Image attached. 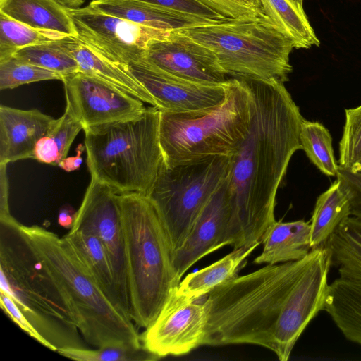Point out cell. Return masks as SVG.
I'll return each mask as SVG.
<instances>
[{
	"label": "cell",
	"instance_id": "1",
	"mask_svg": "<svg viewBox=\"0 0 361 361\" xmlns=\"http://www.w3.org/2000/svg\"><path fill=\"white\" fill-rule=\"evenodd\" d=\"M245 81L254 97V114L227 177L229 245L234 249L262 243L276 221V192L292 156L302 149L304 119L283 82Z\"/></svg>",
	"mask_w": 361,
	"mask_h": 361
},
{
	"label": "cell",
	"instance_id": "2",
	"mask_svg": "<svg viewBox=\"0 0 361 361\" xmlns=\"http://www.w3.org/2000/svg\"><path fill=\"white\" fill-rule=\"evenodd\" d=\"M317 248L304 258L267 264L237 276L207 295L208 322L203 345L252 344L287 361L300 338L294 309L301 276Z\"/></svg>",
	"mask_w": 361,
	"mask_h": 361
},
{
	"label": "cell",
	"instance_id": "3",
	"mask_svg": "<svg viewBox=\"0 0 361 361\" xmlns=\"http://www.w3.org/2000/svg\"><path fill=\"white\" fill-rule=\"evenodd\" d=\"M19 228L87 343L142 344L133 320L104 295L64 236L36 225L20 224Z\"/></svg>",
	"mask_w": 361,
	"mask_h": 361
},
{
	"label": "cell",
	"instance_id": "4",
	"mask_svg": "<svg viewBox=\"0 0 361 361\" xmlns=\"http://www.w3.org/2000/svg\"><path fill=\"white\" fill-rule=\"evenodd\" d=\"M131 319L147 328L171 293L178 287L173 250L161 219L147 196L120 194Z\"/></svg>",
	"mask_w": 361,
	"mask_h": 361
},
{
	"label": "cell",
	"instance_id": "5",
	"mask_svg": "<svg viewBox=\"0 0 361 361\" xmlns=\"http://www.w3.org/2000/svg\"><path fill=\"white\" fill-rule=\"evenodd\" d=\"M255 100L248 83L228 78L219 104L195 112H161L159 142L168 166L214 156H233L252 123Z\"/></svg>",
	"mask_w": 361,
	"mask_h": 361
},
{
	"label": "cell",
	"instance_id": "6",
	"mask_svg": "<svg viewBox=\"0 0 361 361\" xmlns=\"http://www.w3.org/2000/svg\"><path fill=\"white\" fill-rule=\"evenodd\" d=\"M159 116L152 106L135 118L85 129L91 177L118 194L147 196L164 161Z\"/></svg>",
	"mask_w": 361,
	"mask_h": 361
},
{
	"label": "cell",
	"instance_id": "7",
	"mask_svg": "<svg viewBox=\"0 0 361 361\" xmlns=\"http://www.w3.org/2000/svg\"><path fill=\"white\" fill-rule=\"evenodd\" d=\"M0 223V290L13 299L51 350L74 346V319L20 232V223L13 217Z\"/></svg>",
	"mask_w": 361,
	"mask_h": 361
},
{
	"label": "cell",
	"instance_id": "8",
	"mask_svg": "<svg viewBox=\"0 0 361 361\" xmlns=\"http://www.w3.org/2000/svg\"><path fill=\"white\" fill-rule=\"evenodd\" d=\"M212 50L231 78L288 80L293 45L269 18L233 19L177 30Z\"/></svg>",
	"mask_w": 361,
	"mask_h": 361
},
{
	"label": "cell",
	"instance_id": "9",
	"mask_svg": "<svg viewBox=\"0 0 361 361\" xmlns=\"http://www.w3.org/2000/svg\"><path fill=\"white\" fill-rule=\"evenodd\" d=\"M232 157H209L172 166L163 161L147 196L163 224L173 252L183 244L202 210L225 182Z\"/></svg>",
	"mask_w": 361,
	"mask_h": 361
},
{
	"label": "cell",
	"instance_id": "10",
	"mask_svg": "<svg viewBox=\"0 0 361 361\" xmlns=\"http://www.w3.org/2000/svg\"><path fill=\"white\" fill-rule=\"evenodd\" d=\"M76 38L97 54L129 66L146 57L149 44L171 31L140 25L90 7L66 8Z\"/></svg>",
	"mask_w": 361,
	"mask_h": 361
},
{
	"label": "cell",
	"instance_id": "11",
	"mask_svg": "<svg viewBox=\"0 0 361 361\" xmlns=\"http://www.w3.org/2000/svg\"><path fill=\"white\" fill-rule=\"evenodd\" d=\"M177 288L155 320L140 334L144 346L159 358L188 354L203 345L205 337L208 322L205 296L189 298L178 293Z\"/></svg>",
	"mask_w": 361,
	"mask_h": 361
},
{
	"label": "cell",
	"instance_id": "12",
	"mask_svg": "<svg viewBox=\"0 0 361 361\" xmlns=\"http://www.w3.org/2000/svg\"><path fill=\"white\" fill-rule=\"evenodd\" d=\"M71 229L87 231L99 238L109 258L121 293L130 305L120 194L91 177Z\"/></svg>",
	"mask_w": 361,
	"mask_h": 361
},
{
	"label": "cell",
	"instance_id": "13",
	"mask_svg": "<svg viewBox=\"0 0 361 361\" xmlns=\"http://www.w3.org/2000/svg\"><path fill=\"white\" fill-rule=\"evenodd\" d=\"M61 81L66 105L83 130L135 118L147 109L139 99L80 71L64 76Z\"/></svg>",
	"mask_w": 361,
	"mask_h": 361
},
{
	"label": "cell",
	"instance_id": "14",
	"mask_svg": "<svg viewBox=\"0 0 361 361\" xmlns=\"http://www.w3.org/2000/svg\"><path fill=\"white\" fill-rule=\"evenodd\" d=\"M145 59L169 74L195 83L220 85L228 79L212 50L178 30L152 42Z\"/></svg>",
	"mask_w": 361,
	"mask_h": 361
},
{
	"label": "cell",
	"instance_id": "15",
	"mask_svg": "<svg viewBox=\"0 0 361 361\" xmlns=\"http://www.w3.org/2000/svg\"><path fill=\"white\" fill-rule=\"evenodd\" d=\"M129 68L161 112L200 111L220 104L225 98L226 83L207 85L192 82L158 68L145 59L130 65Z\"/></svg>",
	"mask_w": 361,
	"mask_h": 361
},
{
	"label": "cell",
	"instance_id": "16",
	"mask_svg": "<svg viewBox=\"0 0 361 361\" xmlns=\"http://www.w3.org/2000/svg\"><path fill=\"white\" fill-rule=\"evenodd\" d=\"M231 220L226 178L200 212L183 244L173 252L174 268L180 280L200 259L229 245Z\"/></svg>",
	"mask_w": 361,
	"mask_h": 361
},
{
	"label": "cell",
	"instance_id": "17",
	"mask_svg": "<svg viewBox=\"0 0 361 361\" xmlns=\"http://www.w3.org/2000/svg\"><path fill=\"white\" fill-rule=\"evenodd\" d=\"M37 109L0 106V164L33 157L37 142L54 122Z\"/></svg>",
	"mask_w": 361,
	"mask_h": 361
},
{
	"label": "cell",
	"instance_id": "18",
	"mask_svg": "<svg viewBox=\"0 0 361 361\" xmlns=\"http://www.w3.org/2000/svg\"><path fill=\"white\" fill-rule=\"evenodd\" d=\"M88 6L109 15L168 31L216 23L210 20L137 0H93Z\"/></svg>",
	"mask_w": 361,
	"mask_h": 361
},
{
	"label": "cell",
	"instance_id": "19",
	"mask_svg": "<svg viewBox=\"0 0 361 361\" xmlns=\"http://www.w3.org/2000/svg\"><path fill=\"white\" fill-rule=\"evenodd\" d=\"M110 302L131 320V307L117 285L107 253L99 238L91 232L71 229L64 235Z\"/></svg>",
	"mask_w": 361,
	"mask_h": 361
},
{
	"label": "cell",
	"instance_id": "20",
	"mask_svg": "<svg viewBox=\"0 0 361 361\" xmlns=\"http://www.w3.org/2000/svg\"><path fill=\"white\" fill-rule=\"evenodd\" d=\"M70 50L80 72L97 78L155 107L152 97L131 73L129 66L104 58L75 37Z\"/></svg>",
	"mask_w": 361,
	"mask_h": 361
},
{
	"label": "cell",
	"instance_id": "21",
	"mask_svg": "<svg viewBox=\"0 0 361 361\" xmlns=\"http://www.w3.org/2000/svg\"><path fill=\"white\" fill-rule=\"evenodd\" d=\"M261 254L254 263L275 264L305 257L312 250L310 221H275L264 233Z\"/></svg>",
	"mask_w": 361,
	"mask_h": 361
},
{
	"label": "cell",
	"instance_id": "22",
	"mask_svg": "<svg viewBox=\"0 0 361 361\" xmlns=\"http://www.w3.org/2000/svg\"><path fill=\"white\" fill-rule=\"evenodd\" d=\"M337 179L317 198L310 219L312 250L325 245L340 224L351 216V196L343 181Z\"/></svg>",
	"mask_w": 361,
	"mask_h": 361
},
{
	"label": "cell",
	"instance_id": "23",
	"mask_svg": "<svg viewBox=\"0 0 361 361\" xmlns=\"http://www.w3.org/2000/svg\"><path fill=\"white\" fill-rule=\"evenodd\" d=\"M324 310L342 334L361 345V283L338 276L329 283Z\"/></svg>",
	"mask_w": 361,
	"mask_h": 361
},
{
	"label": "cell",
	"instance_id": "24",
	"mask_svg": "<svg viewBox=\"0 0 361 361\" xmlns=\"http://www.w3.org/2000/svg\"><path fill=\"white\" fill-rule=\"evenodd\" d=\"M0 12L35 28L77 36L66 8L56 0H0Z\"/></svg>",
	"mask_w": 361,
	"mask_h": 361
},
{
	"label": "cell",
	"instance_id": "25",
	"mask_svg": "<svg viewBox=\"0 0 361 361\" xmlns=\"http://www.w3.org/2000/svg\"><path fill=\"white\" fill-rule=\"evenodd\" d=\"M256 243L234 249L214 263L188 274L180 281L177 292L192 298L207 295L214 288L236 277L247 258L260 245Z\"/></svg>",
	"mask_w": 361,
	"mask_h": 361
},
{
	"label": "cell",
	"instance_id": "26",
	"mask_svg": "<svg viewBox=\"0 0 361 361\" xmlns=\"http://www.w3.org/2000/svg\"><path fill=\"white\" fill-rule=\"evenodd\" d=\"M266 16L288 38L295 49L319 47L316 35L302 5L294 0H259Z\"/></svg>",
	"mask_w": 361,
	"mask_h": 361
},
{
	"label": "cell",
	"instance_id": "27",
	"mask_svg": "<svg viewBox=\"0 0 361 361\" xmlns=\"http://www.w3.org/2000/svg\"><path fill=\"white\" fill-rule=\"evenodd\" d=\"M83 126L66 105L64 114L55 119L47 133L37 142L32 159L53 166L67 157L70 147Z\"/></svg>",
	"mask_w": 361,
	"mask_h": 361
},
{
	"label": "cell",
	"instance_id": "28",
	"mask_svg": "<svg viewBox=\"0 0 361 361\" xmlns=\"http://www.w3.org/2000/svg\"><path fill=\"white\" fill-rule=\"evenodd\" d=\"M66 34L37 29L0 12V61L13 56L20 49L63 39Z\"/></svg>",
	"mask_w": 361,
	"mask_h": 361
},
{
	"label": "cell",
	"instance_id": "29",
	"mask_svg": "<svg viewBox=\"0 0 361 361\" xmlns=\"http://www.w3.org/2000/svg\"><path fill=\"white\" fill-rule=\"evenodd\" d=\"M71 37L23 48L13 56L63 76L79 72L78 64L69 48Z\"/></svg>",
	"mask_w": 361,
	"mask_h": 361
},
{
	"label": "cell",
	"instance_id": "30",
	"mask_svg": "<svg viewBox=\"0 0 361 361\" xmlns=\"http://www.w3.org/2000/svg\"><path fill=\"white\" fill-rule=\"evenodd\" d=\"M300 140L302 149L323 173L337 176L338 165L334 154L332 138L322 123L304 118L300 126Z\"/></svg>",
	"mask_w": 361,
	"mask_h": 361
},
{
	"label": "cell",
	"instance_id": "31",
	"mask_svg": "<svg viewBox=\"0 0 361 361\" xmlns=\"http://www.w3.org/2000/svg\"><path fill=\"white\" fill-rule=\"evenodd\" d=\"M57 353L79 361H154L160 359L143 344L125 342L105 345L94 350L67 347L59 349Z\"/></svg>",
	"mask_w": 361,
	"mask_h": 361
},
{
	"label": "cell",
	"instance_id": "32",
	"mask_svg": "<svg viewBox=\"0 0 361 361\" xmlns=\"http://www.w3.org/2000/svg\"><path fill=\"white\" fill-rule=\"evenodd\" d=\"M63 78L59 73L23 61L13 56L0 61L1 90L42 80H62Z\"/></svg>",
	"mask_w": 361,
	"mask_h": 361
},
{
	"label": "cell",
	"instance_id": "33",
	"mask_svg": "<svg viewBox=\"0 0 361 361\" xmlns=\"http://www.w3.org/2000/svg\"><path fill=\"white\" fill-rule=\"evenodd\" d=\"M339 152L340 167L357 173L361 170V105L345 109Z\"/></svg>",
	"mask_w": 361,
	"mask_h": 361
},
{
	"label": "cell",
	"instance_id": "34",
	"mask_svg": "<svg viewBox=\"0 0 361 361\" xmlns=\"http://www.w3.org/2000/svg\"><path fill=\"white\" fill-rule=\"evenodd\" d=\"M225 18L252 20L268 18L259 0H195Z\"/></svg>",
	"mask_w": 361,
	"mask_h": 361
},
{
	"label": "cell",
	"instance_id": "35",
	"mask_svg": "<svg viewBox=\"0 0 361 361\" xmlns=\"http://www.w3.org/2000/svg\"><path fill=\"white\" fill-rule=\"evenodd\" d=\"M164 6L183 13L212 20L216 23L232 19L227 18L209 7L195 0H137Z\"/></svg>",
	"mask_w": 361,
	"mask_h": 361
},
{
	"label": "cell",
	"instance_id": "36",
	"mask_svg": "<svg viewBox=\"0 0 361 361\" xmlns=\"http://www.w3.org/2000/svg\"><path fill=\"white\" fill-rule=\"evenodd\" d=\"M0 303L2 310L23 331L42 345L51 350L50 344L40 335L23 314L13 299L7 293L0 290Z\"/></svg>",
	"mask_w": 361,
	"mask_h": 361
},
{
	"label": "cell",
	"instance_id": "37",
	"mask_svg": "<svg viewBox=\"0 0 361 361\" xmlns=\"http://www.w3.org/2000/svg\"><path fill=\"white\" fill-rule=\"evenodd\" d=\"M336 177L347 186L351 196V216L361 219V174L338 166Z\"/></svg>",
	"mask_w": 361,
	"mask_h": 361
},
{
	"label": "cell",
	"instance_id": "38",
	"mask_svg": "<svg viewBox=\"0 0 361 361\" xmlns=\"http://www.w3.org/2000/svg\"><path fill=\"white\" fill-rule=\"evenodd\" d=\"M0 220H6L13 216L8 207V183L6 164H0Z\"/></svg>",
	"mask_w": 361,
	"mask_h": 361
},
{
	"label": "cell",
	"instance_id": "39",
	"mask_svg": "<svg viewBox=\"0 0 361 361\" xmlns=\"http://www.w3.org/2000/svg\"><path fill=\"white\" fill-rule=\"evenodd\" d=\"M85 149V145L79 144L76 148L77 154L75 157H65L63 159L59 166L60 168L67 172H71L78 169L82 162V154Z\"/></svg>",
	"mask_w": 361,
	"mask_h": 361
},
{
	"label": "cell",
	"instance_id": "40",
	"mask_svg": "<svg viewBox=\"0 0 361 361\" xmlns=\"http://www.w3.org/2000/svg\"><path fill=\"white\" fill-rule=\"evenodd\" d=\"M76 216L77 211L72 207L69 205L63 206L59 212L58 224L61 226L71 230L73 226Z\"/></svg>",
	"mask_w": 361,
	"mask_h": 361
},
{
	"label": "cell",
	"instance_id": "41",
	"mask_svg": "<svg viewBox=\"0 0 361 361\" xmlns=\"http://www.w3.org/2000/svg\"><path fill=\"white\" fill-rule=\"evenodd\" d=\"M65 8H78L80 7L85 0H56Z\"/></svg>",
	"mask_w": 361,
	"mask_h": 361
},
{
	"label": "cell",
	"instance_id": "42",
	"mask_svg": "<svg viewBox=\"0 0 361 361\" xmlns=\"http://www.w3.org/2000/svg\"><path fill=\"white\" fill-rule=\"evenodd\" d=\"M295 2L300 4V5H303L304 0H294Z\"/></svg>",
	"mask_w": 361,
	"mask_h": 361
},
{
	"label": "cell",
	"instance_id": "43",
	"mask_svg": "<svg viewBox=\"0 0 361 361\" xmlns=\"http://www.w3.org/2000/svg\"><path fill=\"white\" fill-rule=\"evenodd\" d=\"M356 173H357V172H356ZM357 173L361 174V170H360L359 172H357Z\"/></svg>",
	"mask_w": 361,
	"mask_h": 361
}]
</instances>
